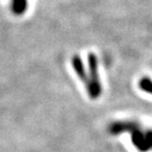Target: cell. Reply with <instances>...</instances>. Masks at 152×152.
Returning a JSON list of instances; mask_svg holds the SVG:
<instances>
[{
	"instance_id": "6da1fadb",
	"label": "cell",
	"mask_w": 152,
	"mask_h": 152,
	"mask_svg": "<svg viewBox=\"0 0 152 152\" xmlns=\"http://www.w3.org/2000/svg\"><path fill=\"white\" fill-rule=\"evenodd\" d=\"M89 68H90V87H89V93L92 98H96L100 95L102 92V86L98 78L97 72V58L94 54L89 55Z\"/></svg>"
},
{
	"instance_id": "7a4b0ae2",
	"label": "cell",
	"mask_w": 152,
	"mask_h": 152,
	"mask_svg": "<svg viewBox=\"0 0 152 152\" xmlns=\"http://www.w3.org/2000/svg\"><path fill=\"white\" fill-rule=\"evenodd\" d=\"M73 66H74V69H75L76 73L78 74L80 79L87 85V87H88V89H89V87H90V81H89L88 76H87V74H86L85 68H83V62H81V59L78 56H74Z\"/></svg>"
},
{
	"instance_id": "3957f363",
	"label": "cell",
	"mask_w": 152,
	"mask_h": 152,
	"mask_svg": "<svg viewBox=\"0 0 152 152\" xmlns=\"http://www.w3.org/2000/svg\"><path fill=\"white\" fill-rule=\"evenodd\" d=\"M132 140H133V142H134V145L140 150L145 151V150L148 149V144H149V142H147V140H146V138L144 137V135H142L140 132H137V131L133 132Z\"/></svg>"
},
{
	"instance_id": "277c9868",
	"label": "cell",
	"mask_w": 152,
	"mask_h": 152,
	"mask_svg": "<svg viewBox=\"0 0 152 152\" xmlns=\"http://www.w3.org/2000/svg\"><path fill=\"white\" fill-rule=\"evenodd\" d=\"M138 86H140V90L145 91L149 94H152V80L150 78H147V77L142 78Z\"/></svg>"
}]
</instances>
